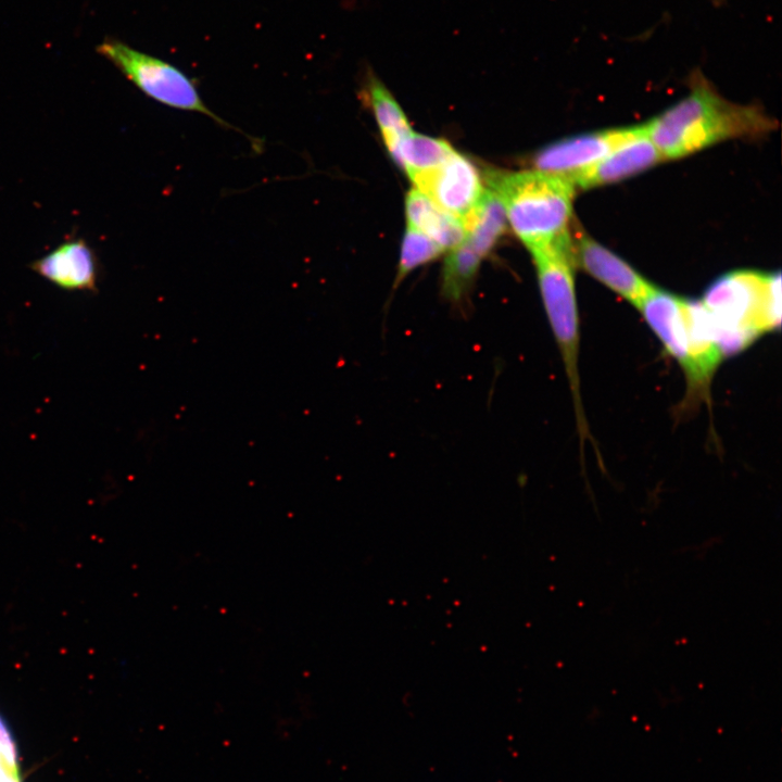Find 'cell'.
<instances>
[{"label":"cell","mask_w":782,"mask_h":782,"mask_svg":"<svg viewBox=\"0 0 782 782\" xmlns=\"http://www.w3.org/2000/svg\"><path fill=\"white\" fill-rule=\"evenodd\" d=\"M773 126L760 108L726 100L697 71L691 77L690 93L645 124L663 160L682 157L724 139L759 136Z\"/></svg>","instance_id":"1"},{"label":"cell","mask_w":782,"mask_h":782,"mask_svg":"<svg viewBox=\"0 0 782 782\" xmlns=\"http://www.w3.org/2000/svg\"><path fill=\"white\" fill-rule=\"evenodd\" d=\"M724 357L780 329V273L735 270L717 278L701 300Z\"/></svg>","instance_id":"2"},{"label":"cell","mask_w":782,"mask_h":782,"mask_svg":"<svg viewBox=\"0 0 782 782\" xmlns=\"http://www.w3.org/2000/svg\"><path fill=\"white\" fill-rule=\"evenodd\" d=\"M638 310L682 368L689 396L705 398L723 356L701 300L682 298L654 286Z\"/></svg>","instance_id":"3"},{"label":"cell","mask_w":782,"mask_h":782,"mask_svg":"<svg viewBox=\"0 0 782 782\" xmlns=\"http://www.w3.org/2000/svg\"><path fill=\"white\" fill-rule=\"evenodd\" d=\"M491 185L514 232L531 252L569 234L576 190L569 179L535 169L494 176Z\"/></svg>","instance_id":"4"},{"label":"cell","mask_w":782,"mask_h":782,"mask_svg":"<svg viewBox=\"0 0 782 782\" xmlns=\"http://www.w3.org/2000/svg\"><path fill=\"white\" fill-rule=\"evenodd\" d=\"M531 254L535 265L542 304L564 363L572 394L577 429L580 441L583 442L590 438V433L582 407L578 367L580 328L571 235L568 234Z\"/></svg>","instance_id":"5"},{"label":"cell","mask_w":782,"mask_h":782,"mask_svg":"<svg viewBox=\"0 0 782 782\" xmlns=\"http://www.w3.org/2000/svg\"><path fill=\"white\" fill-rule=\"evenodd\" d=\"M97 52L154 101L203 114L223 127L235 128L206 105L193 80L175 65L113 38L100 43Z\"/></svg>","instance_id":"6"},{"label":"cell","mask_w":782,"mask_h":782,"mask_svg":"<svg viewBox=\"0 0 782 782\" xmlns=\"http://www.w3.org/2000/svg\"><path fill=\"white\" fill-rule=\"evenodd\" d=\"M416 189L465 226L484 193L476 166L455 150L438 167L415 182Z\"/></svg>","instance_id":"7"},{"label":"cell","mask_w":782,"mask_h":782,"mask_svg":"<svg viewBox=\"0 0 782 782\" xmlns=\"http://www.w3.org/2000/svg\"><path fill=\"white\" fill-rule=\"evenodd\" d=\"M631 128L585 133L555 141L534 155V167L570 180L608 154L629 136Z\"/></svg>","instance_id":"8"},{"label":"cell","mask_w":782,"mask_h":782,"mask_svg":"<svg viewBox=\"0 0 782 782\" xmlns=\"http://www.w3.org/2000/svg\"><path fill=\"white\" fill-rule=\"evenodd\" d=\"M575 235L571 236L575 265L638 308L654 286L583 231Z\"/></svg>","instance_id":"9"},{"label":"cell","mask_w":782,"mask_h":782,"mask_svg":"<svg viewBox=\"0 0 782 782\" xmlns=\"http://www.w3.org/2000/svg\"><path fill=\"white\" fill-rule=\"evenodd\" d=\"M663 161L645 125L631 128L629 136L586 171L570 179L575 187L589 189L617 182Z\"/></svg>","instance_id":"10"},{"label":"cell","mask_w":782,"mask_h":782,"mask_svg":"<svg viewBox=\"0 0 782 782\" xmlns=\"http://www.w3.org/2000/svg\"><path fill=\"white\" fill-rule=\"evenodd\" d=\"M29 268L62 290L97 291L99 262L93 249L83 238L62 242L33 261Z\"/></svg>","instance_id":"11"},{"label":"cell","mask_w":782,"mask_h":782,"mask_svg":"<svg viewBox=\"0 0 782 782\" xmlns=\"http://www.w3.org/2000/svg\"><path fill=\"white\" fill-rule=\"evenodd\" d=\"M405 212L407 226L430 238L442 250L455 248L465 237L464 224L417 189L407 193Z\"/></svg>","instance_id":"12"},{"label":"cell","mask_w":782,"mask_h":782,"mask_svg":"<svg viewBox=\"0 0 782 782\" xmlns=\"http://www.w3.org/2000/svg\"><path fill=\"white\" fill-rule=\"evenodd\" d=\"M362 93L370 104L386 146L392 154L399 143L412 133L404 112L391 92L370 70L364 76Z\"/></svg>","instance_id":"13"},{"label":"cell","mask_w":782,"mask_h":782,"mask_svg":"<svg viewBox=\"0 0 782 782\" xmlns=\"http://www.w3.org/2000/svg\"><path fill=\"white\" fill-rule=\"evenodd\" d=\"M454 149L444 140L411 133L391 154L413 182L444 162Z\"/></svg>","instance_id":"14"},{"label":"cell","mask_w":782,"mask_h":782,"mask_svg":"<svg viewBox=\"0 0 782 782\" xmlns=\"http://www.w3.org/2000/svg\"><path fill=\"white\" fill-rule=\"evenodd\" d=\"M443 250L420 231L407 227L401 248L394 288L416 267L436 258Z\"/></svg>","instance_id":"15"},{"label":"cell","mask_w":782,"mask_h":782,"mask_svg":"<svg viewBox=\"0 0 782 782\" xmlns=\"http://www.w3.org/2000/svg\"><path fill=\"white\" fill-rule=\"evenodd\" d=\"M0 782H23L21 769L0 754Z\"/></svg>","instance_id":"16"}]
</instances>
